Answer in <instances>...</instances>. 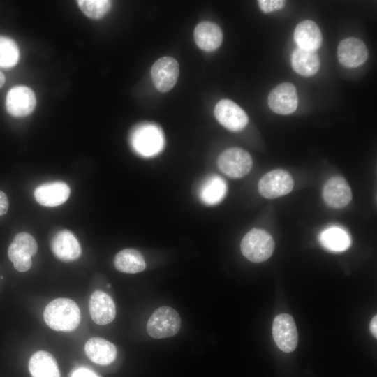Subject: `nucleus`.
I'll list each match as a JSON object with an SVG mask.
<instances>
[{"label":"nucleus","instance_id":"27","mask_svg":"<svg viewBox=\"0 0 377 377\" xmlns=\"http://www.w3.org/2000/svg\"><path fill=\"white\" fill-rule=\"evenodd\" d=\"M77 2L84 15L92 19L103 17L112 5V1L108 0H80Z\"/></svg>","mask_w":377,"mask_h":377},{"label":"nucleus","instance_id":"30","mask_svg":"<svg viewBox=\"0 0 377 377\" xmlns=\"http://www.w3.org/2000/svg\"><path fill=\"white\" fill-rule=\"evenodd\" d=\"M8 200L4 192L0 191V216L5 214L8 209Z\"/></svg>","mask_w":377,"mask_h":377},{"label":"nucleus","instance_id":"22","mask_svg":"<svg viewBox=\"0 0 377 377\" xmlns=\"http://www.w3.org/2000/svg\"><path fill=\"white\" fill-rule=\"evenodd\" d=\"M31 377H60L59 367L54 357L44 350L36 352L29 362Z\"/></svg>","mask_w":377,"mask_h":377},{"label":"nucleus","instance_id":"28","mask_svg":"<svg viewBox=\"0 0 377 377\" xmlns=\"http://www.w3.org/2000/svg\"><path fill=\"white\" fill-rule=\"evenodd\" d=\"M260 10L265 13L282 9L286 4L282 0H259L258 1Z\"/></svg>","mask_w":377,"mask_h":377},{"label":"nucleus","instance_id":"13","mask_svg":"<svg viewBox=\"0 0 377 377\" xmlns=\"http://www.w3.org/2000/svg\"><path fill=\"white\" fill-rule=\"evenodd\" d=\"M322 196L325 204L333 208L346 207L352 200V191L346 179L335 176L325 184Z\"/></svg>","mask_w":377,"mask_h":377},{"label":"nucleus","instance_id":"21","mask_svg":"<svg viewBox=\"0 0 377 377\" xmlns=\"http://www.w3.org/2000/svg\"><path fill=\"white\" fill-rule=\"evenodd\" d=\"M227 193V184L219 175H212L204 179L198 189L200 200L207 205L221 202Z\"/></svg>","mask_w":377,"mask_h":377},{"label":"nucleus","instance_id":"7","mask_svg":"<svg viewBox=\"0 0 377 377\" xmlns=\"http://www.w3.org/2000/svg\"><path fill=\"white\" fill-rule=\"evenodd\" d=\"M294 186L290 174L282 169H276L265 174L259 180L260 194L267 199L276 198L289 193Z\"/></svg>","mask_w":377,"mask_h":377},{"label":"nucleus","instance_id":"2","mask_svg":"<svg viewBox=\"0 0 377 377\" xmlns=\"http://www.w3.org/2000/svg\"><path fill=\"white\" fill-rule=\"evenodd\" d=\"M131 144L133 150L143 157L158 154L165 144L161 129L152 124H142L134 128L131 135Z\"/></svg>","mask_w":377,"mask_h":377},{"label":"nucleus","instance_id":"31","mask_svg":"<svg viewBox=\"0 0 377 377\" xmlns=\"http://www.w3.org/2000/svg\"><path fill=\"white\" fill-rule=\"evenodd\" d=\"M377 316L375 315L370 323V331L375 338L377 337Z\"/></svg>","mask_w":377,"mask_h":377},{"label":"nucleus","instance_id":"9","mask_svg":"<svg viewBox=\"0 0 377 377\" xmlns=\"http://www.w3.org/2000/svg\"><path fill=\"white\" fill-rule=\"evenodd\" d=\"M36 104L34 92L26 86H15L7 93L6 108L15 117H23L32 112Z\"/></svg>","mask_w":377,"mask_h":377},{"label":"nucleus","instance_id":"6","mask_svg":"<svg viewBox=\"0 0 377 377\" xmlns=\"http://www.w3.org/2000/svg\"><path fill=\"white\" fill-rule=\"evenodd\" d=\"M252 163L249 152L239 147L226 149L217 159L219 170L231 178H241L246 175L252 168Z\"/></svg>","mask_w":377,"mask_h":377},{"label":"nucleus","instance_id":"19","mask_svg":"<svg viewBox=\"0 0 377 377\" xmlns=\"http://www.w3.org/2000/svg\"><path fill=\"white\" fill-rule=\"evenodd\" d=\"M294 40L298 47L316 52L321 45L323 37L318 26L314 22L304 20L296 26Z\"/></svg>","mask_w":377,"mask_h":377},{"label":"nucleus","instance_id":"11","mask_svg":"<svg viewBox=\"0 0 377 377\" xmlns=\"http://www.w3.org/2000/svg\"><path fill=\"white\" fill-rule=\"evenodd\" d=\"M179 76L178 62L172 57H163L152 66L151 77L155 87L161 92L170 91L175 85Z\"/></svg>","mask_w":377,"mask_h":377},{"label":"nucleus","instance_id":"16","mask_svg":"<svg viewBox=\"0 0 377 377\" xmlns=\"http://www.w3.org/2000/svg\"><path fill=\"white\" fill-rule=\"evenodd\" d=\"M70 188L63 182H50L37 186L34 192L37 202L45 207H56L64 203L70 195Z\"/></svg>","mask_w":377,"mask_h":377},{"label":"nucleus","instance_id":"4","mask_svg":"<svg viewBox=\"0 0 377 377\" xmlns=\"http://www.w3.org/2000/svg\"><path fill=\"white\" fill-rule=\"evenodd\" d=\"M180 326L181 319L178 313L170 306H161L149 318L147 331L152 338H167L176 334Z\"/></svg>","mask_w":377,"mask_h":377},{"label":"nucleus","instance_id":"3","mask_svg":"<svg viewBox=\"0 0 377 377\" xmlns=\"http://www.w3.org/2000/svg\"><path fill=\"white\" fill-rule=\"evenodd\" d=\"M240 249L249 260L261 263L272 255L274 242L272 235L265 230L253 228L242 238Z\"/></svg>","mask_w":377,"mask_h":377},{"label":"nucleus","instance_id":"15","mask_svg":"<svg viewBox=\"0 0 377 377\" xmlns=\"http://www.w3.org/2000/svg\"><path fill=\"white\" fill-rule=\"evenodd\" d=\"M50 247L54 255L62 261H72L77 259L82 249L79 242L72 232L61 230L52 237Z\"/></svg>","mask_w":377,"mask_h":377},{"label":"nucleus","instance_id":"1","mask_svg":"<svg viewBox=\"0 0 377 377\" xmlns=\"http://www.w3.org/2000/svg\"><path fill=\"white\" fill-rule=\"evenodd\" d=\"M45 323L57 331L71 332L80 322L81 313L77 304L68 298H57L51 301L43 313Z\"/></svg>","mask_w":377,"mask_h":377},{"label":"nucleus","instance_id":"24","mask_svg":"<svg viewBox=\"0 0 377 377\" xmlns=\"http://www.w3.org/2000/svg\"><path fill=\"white\" fill-rule=\"evenodd\" d=\"M114 265L117 270L128 274L140 272L146 267L142 255L134 249H125L118 252Z\"/></svg>","mask_w":377,"mask_h":377},{"label":"nucleus","instance_id":"32","mask_svg":"<svg viewBox=\"0 0 377 377\" xmlns=\"http://www.w3.org/2000/svg\"><path fill=\"white\" fill-rule=\"evenodd\" d=\"M6 81V77L4 74L0 71V89L3 87Z\"/></svg>","mask_w":377,"mask_h":377},{"label":"nucleus","instance_id":"26","mask_svg":"<svg viewBox=\"0 0 377 377\" xmlns=\"http://www.w3.org/2000/svg\"><path fill=\"white\" fill-rule=\"evenodd\" d=\"M20 58V50L12 38L0 36V68H8L15 66Z\"/></svg>","mask_w":377,"mask_h":377},{"label":"nucleus","instance_id":"29","mask_svg":"<svg viewBox=\"0 0 377 377\" xmlns=\"http://www.w3.org/2000/svg\"><path fill=\"white\" fill-rule=\"evenodd\" d=\"M71 377H99L93 371L87 368H78L71 374Z\"/></svg>","mask_w":377,"mask_h":377},{"label":"nucleus","instance_id":"23","mask_svg":"<svg viewBox=\"0 0 377 377\" xmlns=\"http://www.w3.org/2000/svg\"><path fill=\"white\" fill-rule=\"evenodd\" d=\"M290 62L293 70L305 77L315 75L320 68V60L316 52L300 47L292 53Z\"/></svg>","mask_w":377,"mask_h":377},{"label":"nucleus","instance_id":"18","mask_svg":"<svg viewBox=\"0 0 377 377\" xmlns=\"http://www.w3.org/2000/svg\"><path fill=\"white\" fill-rule=\"evenodd\" d=\"M194 39L198 47L211 52L218 49L223 41V33L219 25L205 21L199 23L194 29Z\"/></svg>","mask_w":377,"mask_h":377},{"label":"nucleus","instance_id":"12","mask_svg":"<svg viewBox=\"0 0 377 377\" xmlns=\"http://www.w3.org/2000/svg\"><path fill=\"white\" fill-rule=\"evenodd\" d=\"M270 109L279 114H289L297 107L298 97L295 87L290 82H283L274 88L268 95Z\"/></svg>","mask_w":377,"mask_h":377},{"label":"nucleus","instance_id":"8","mask_svg":"<svg viewBox=\"0 0 377 377\" xmlns=\"http://www.w3.org/2000/svg\"><path fill=\"white\" fill-rule=\"evenodd\" d=\"M272 336L278 348L283 352H293L297 346L298 334L293 317L281 313L275 317L272 324Z\"/></svg>","mask_w":377,"mask_h":377},{"label":"nucleus","instance_id":"14","mask_svg":"<svg viewBox=\"0 0 377 377\" xmlns=\"http://www.w3.org/2000/svg\"><path fill=\"white\" fill-rule=\"evenodd\" d=\"M337 57L341 65L348 68H356L367 61L368 50L360 39L350 37L339 43Z\"/></svg>","mask_w":377,"mask_h":377},{"label":"nucleus","instance_id":"20","mask_svg":"<svg viewBox=\"0 0 377 377\" xmlns=\"http://www.w3.org/2000/svg\"><path fill=\"white\" fill-rule=\"evenodd\" d=\"M87 356L94 363L108 365L116 358L117 348L109 341L100 337L89 339L84 347Z\"/></svg>","mask_w":377,"mask_h":377},{"label":"nucleus","instance_id":"25","mask_svg":"<svg viewBox=\"0 0 377 377\" xmlns=\"http://www.w3.org/2000/svg\"><path fill=\"white\" fill-rule=\"evenodd\" d=\"M319 241L325 249L333 252L344 251L351 244L348 232L338 227H331L323 231Z\"/></svg>","mask_w":377,"mask_h":377},{"label":"nucleus","instance_id":"5","mask_svg":"<svg viewBox=\"0 0 377 377\" xmlns=\"http://www.w3.org/2000/svg\"><path fill=\"white\" fill-rule=\"evenodd\" d=\"M37 249L32 235L25 232H19L8 246V256L17 271L24 272L31 268V257L36 253Z\"/></svg>","mask_w":377,"mask_h":377},{"label":"nucleus","instance_id":"17","mask_svg":"<svg viewBox=\"0 0 377 377\" xmlns=\"http://www.w3.org/2000/svg\"><path fill=\"white\" fill-rule=\"evenodd\" d=\"M89 309L92 320L100 325L110 323L116 316L113 300L101 290L94 291L90 296Z\"/></svg>","mask_w":377,"mask_h":377},{"label":"nucleus","instance_id":"10","mask_svg":"<svg viewBox=\"0 0 377 377\" xmlns=\"http://www.w3.org/2000/svg\"><path fill=\"white\" fill-rule=\"evenodd\" d=\"M214 115L223 126L232 131L242 130L249 121L244 110L229 99H222L216 103Z\"/></svg>","mask_w":377,"mask_h":377}]
</instances>
